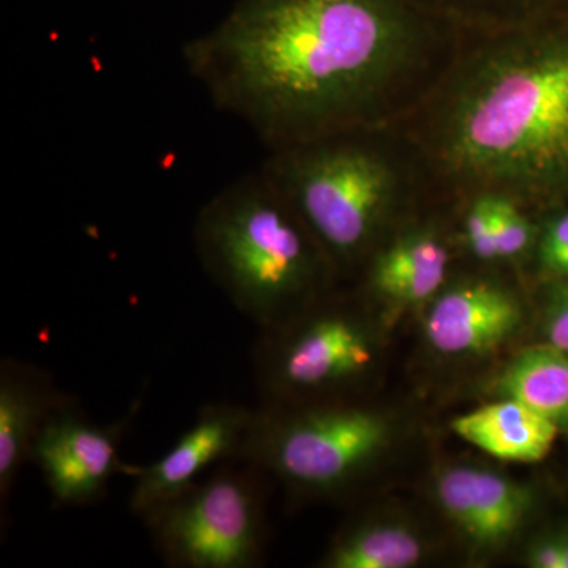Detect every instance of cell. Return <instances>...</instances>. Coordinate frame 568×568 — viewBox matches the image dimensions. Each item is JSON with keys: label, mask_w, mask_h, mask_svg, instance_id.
I'll return each instance as SVG.
<instances>
[{"label": "cell", "mask_w": 568, "mask_h": 568, "mask_svg": "<svg viewBox=\"0 0 568 568\" xmlns=\"http://www.w3.org/2000/svg\"><path fill=\"white\" fill-rule=\"evenodd\" d=\"M491 197L500 263H515L536 246L538 227L525 205L503 194H491Z\"/></svg>", "instance_id": "ac0fdd59"}, {"label": "cell", "mask_w": 568, "mask_h": 568, "mask_svg": "<svg viewBox=\"0 0 568 568\" xmlns=\"http://www.w3.org/2000/svg\"><path fill=\"white\" fill-rule=\"evenodd\" d=\"M261 332L254 357L261 407L347 402L339 395L375 368V334L332 293Z\"/></svg>", "instance_id": "8992f818"}, {"label": "cell", "mask_w": 568, "mask_h": 568, "mask_svg": "<svg viewBox=\"0 0 568 568\" xmlns=\"http://www.w3.org/2000/svg\"><path fill=\"white\" fill-rule=\"evenodd\" d=\"M525 562L532 568H562L559 532L547 534L530 541Z\"/></svg>", "instance_id": "7402d4cb"}, {"label": "cell", "mask_w": 568, "mask_h": 568, "mask_svg": "<svg viewBox=\"0 0 568 568\" xmlns=\"http://www.w3.org/2000/svg\"><path fill=\"white\" fill-rule=\"evenodd\" d=\"M560 549H562V568H568V530H560Z\"/></svg>", "instance_id": "603a6c76"}, {"label": "cell", "mask_w": 568, "mask_h": 568, "mask_svg": "<svg viewBox=\"0 0 568 568\" xmlns=\"http://www.w3.org/2000/svg\"><path fill=\"white\" fill-rule=\"evenodd\" d=\"M545 343L568 351V282L552 283L541 316Z\"/></svg>", "instance_id": "44dd1931"}, {"label": "cell", "mask_w": 568, "mask_h": 568, "mask_svg": "<svg viewBox=\"0 0 568 568\" xmlns=\"http://www.w3.org/2000/svg\"><path fill=\"white\" fill-rule=\"evenodd\" d=\"M264 470L234 459L149 511L156 552L173 568H253L265 541Z\"/></svg>", "instance_id": "52a82bcc"}, {"label": "cell", "mask_w": 568, "mask_h": 568, "mask_svg": "<svg viewBox=\"0 0 568 568\" xmlns=\"http://www.w3.org/2000/svg\"><path fill=\"white\" fill-rule=\"evenodd\" d=\"M459 33L407 0H237L183 44L216 110L271 149L395 126L435 85Z\"/></svg>", "instance_id": "6da1fadb"}, {"label": "cell", "mask_w": 568, "mask_h": 568, "mask_svg": "<svg viewBox=\"0 0 568 568\" xmlns=\"http://www.w3.org/2000/svg\"><path fill=\"white\" fill-rule=\"evenodd\" d=\"M254 410L234 403L201 407L194 424L174 446L148 466H133L130 511L145 517L153 508L189 488L209 467L241 459Z\"/></svg>", "instance_id": "30bf717a"}, {"label": "cell", "mask_w": 568, "mask_h": 568, "mask_svg": "<svg viewBox=\"0 0 568 568\" xmlns=\"http://www.w3.org/2000/svg\"><path fill=\"white\" fill-rule=\"evenodd\" d=\"M395 129L425 192L526 209L568 196V26L530 17L459 33L435 85Z\"/></svg>", "instance_id": "7a4b0ae2"}, {"label": "cell", "mask_w": 568, "mask_h": 568, "mask_svg": "<svg viewBox=\"0 0 568 568\" xmlns=\"http://www.w3.org/2000/svg\"><path fill=\"white\" fill-rule=\"evenodd\" d=\"M450 428L489 457L523 465L547 458L560 433L547 417L508 398L454 418Z\"/></svg>", "instance_id": "5bb4252c"}, {"label": "cell", "mask_w": 568, "mask_h": 568, "mask_svg": "<svg viewBox=\"0 0 568 568\" xmlns=\"http://www.w3.org/2000/svg\"><path fill=\"white\" fill-rule=\"evenodd\" d=\"M261 170L338 276L364 268L425 192L416 156L395 126L349 130L280 149Z\"/></svg>", "instance_id": "3957f363"}, {"label": "cell", "mask_w": 568, "mask_h": 568, "mask_svg": "<svg viewBox=\"0 0 568 568\" xmlns=\"http://www.w3.org/2000/svg\"><path fill=\"white\" fill-rule=\"evenodd\" d=\"M435 496L459 536L480 552L507 547L534 507L528 485L489 467L473 465H450L439 470Z\"/></svg>", "instance_id": "8fae6325"}, {"label": "cell", "mask_w": 568, "mask_h": 568, "mask_svg": "<svg viewBox=\"0 0 568 568\" xmlns=\"http://www.w3.org/2000/svg\"><path fill=\"white\" fill-rule=\"evenodd\" d=\"M458 33L487 31L532 17L528 0H407Z\"/></svg>", "instance_id": "e0dca14e"}, {"label": "cell", "mask_w": 568, "mask_h": 568, "mask_svg": "<svg viewBox=\"0 0 568 568\" xmlns=\"http://www.w3.org/2000/svg\"><path fill=\"white\" fill-rule=\"evenodd\" d=\"M390 439L386 414L349 399L260 406L241 459L274 474L294 493L336 495L383 455Z\"/></svg>", "instance_id": "5b68a950"}, {"label": "cell", "mask_w": 568, "mask_h": 568, "mask_svg": "<svg viewBox=\"0 0 568 568\" xmlns=\"http://www.w3.org/2000/svg\"><path fill=\"white\" fill-rule=\"evenodd\" d=\"M73 396L54 377L31 362L6 357L0 362V515L2 528L11 491L40 429L55 409Z\"/></svg>", "instance_id": "4fadbf2b"}, {"label": "cell", "mask_w": 568, "mask_h": 568, "mask_svg": "<svg viewBox=\"0 0 568 568\" xmlns=\"http://www.w3.org/2000/svg\"><path fill=\"white\" fill-rule=\"evenodd\" d=\"M424 335L436 354L478 358L499 351L521 328L525 305L510 284L491 275L448 280L425 306Z\"/></svg>", "instance_id": "9c48e42d"}, {"label": "cell", "mask_w": 568, "mask_h": 568, "mask_svg": "<svg viewBox=\"0 0 568 568\" xmlns=\"http://www.w3.org/2000/svg\"><path fill=\"white\" fill-rule=\"evenodd\" d=\"M130 416L111 425L91 420L78 398L51 414L31 452L55 507H85L106 496L112 477L130 476L121 458V443Z\"/></svg>", "instance_id": "ba28073f"}, {"label": "cell", "mask_w": 568, "mask_h": 568, "mask_svg": "<svg viewBox=\"0 0 568 568\" xmlns=\"http://www.w3.org/2000/svg\"><path fill=\"white\" fill-rule=\"evenodd\" d=\"M463 205V244L467 252L480 263H500L491 194H476Z\"/></svg>", "instance_id": "d6986e66"}, {"label": "cell", "mask_w": 568, "mask_h": 568, "mask_svg": "<svg viewBox=\"0 0 568 568\" xmlns=\"http://www.w3.org/2000/svg\"><path fill=\"white\" fill-rule=\"evenodd\" d=\"M193 244L205 274L261 331L334 291V265L263 170L213 194L197 212Z\"/></svg>", "instance_id": "277c9868"}, {"label": "cell", "mask_w": 568, "mask_h": 568, "mask_svg": "<svg viewBox=\"0 0 568 568\" xmlns=\"http://www.w3.org/2000/svg\"><path fill=\"white\" fill-rule=\"evenodd\" d=\"M426 545L399 521L366 519L346 526L321 559L325 568H410L424 560Z\"/></svg>", "instance_id": "2e32d148"}, {"label": "cell", "mask_w": 568, "mask_h": 568, "mask_svg": "<svg viewBox=\"0 0 568 568\" xmlns=\"http://www.w3.org/2000/svg\"><path fill=\"white\" fill-rule=\"evenodd\" d=\"M491 388L497 398L517 399L568 433V351L548 343L521 351Z\"/></svg>", "instance_id": "9a60e30c"}, {"label": "cell", "mask_w": 568, "mask_h": 568, "mask_svg": "<svg viewBox=\"0 0 568 568\" xmlns=\"http://www.w3.org/2000/svg\"><path fill=\"white\" fill-rule=\"evenodd\" d=\"M454 252L443 226L435 222L402 223L364 268V290L384 312L426 306L450 280Z\"/></svg>", "instance_id": "7c38bea8"}, {"label": "cell", "mask_w": 568, "mask_h": 568, "mask_svg": "<svg viewBox=\"0 0 568 568\" xmlns=\"http://www.w3.org/2000/svg\"><path fill=\"white\" fill-rule=\"evenodd\" d=\"M537 263L552 283L568 282V211L551 216L537 237Z\"/></svg>", "instance_id": "ffe728a7"}]
</instances>
